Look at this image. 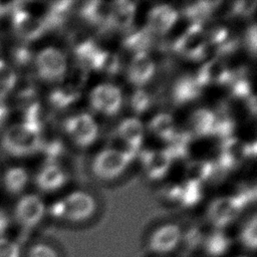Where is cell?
I'll return each instance as SVG.
<instances>
[{"label":"cell","mask_w":257,"mask_h":257,"mask_svg":"<svg viewBox=\"0 0 257 257\" xmlns=\"http://www.w3.org/2000/svg\"><path fill=\"white\" fill-rule=\"evenodd\" d=\"M136 11V4L131 1H115L111 3L110 26L127 29L132 26Z\"/></svg>","instance_id":"603a6c76"},{"label":"cell","mask_w":257,"mask_h":257,"mask_svg":"<svg viewBox=\"0 0 257 257\" xmlns=\"http://www.w3.org/2000/svg\"><path fill=\"white\" fill-rule=\"evenodd\" d=\"M230 84L232 88V94L238 98L248 99L250 96L254 95L251 80L244 73H239L237 75L232 73Z\"/></svg>","instance_id":"836d02e7"},{"label":"cell","mask_w":257,"mask_h":257,"mask_svg":"<svg viewBox=\"0 0 257 257\" xmlns=\"http://www.w3.org/2000/svg\"><path fill=\"white\" fill-rule=\"evenodd\" d=\"M215 166L212 162L206 160H195L190 162L185 170L186 182L202 185L214 173Z\"/></svg>","instance_id":"d4e9b609"},{"label":"cell","mask_w":257,"mask_h":257,"mask_svg":"<svg viewBox=\"0 0 257 257\" xmlns=\"http://www.w3.org/2000/svg\"><path fill=\"white\" fill-rule=\"evenodd\" d=\"M64 130L69 138L80 147L91 145L98 133V127L93 117L85 112L68 117L64 123Z\"/></svg>","instance_id":"277c9868"},{"label":"cell","mask_w":257,"mask_h":257,"mask_svg":"<svg viewBox=\"0 0 257 257\" xmlns=\"http://www.w3.org/2000/svg\"><path fill=\"white\" fill-rule=\"evenodd\" d=\"M16 80V74L13 69L0 60V101L14 87Z\"/></svg>","instance_id":"8d00e7d4"},{"label":"cell","mask_w":257,"mask_h":257,"mask_svg":"<svg viewBox=\"0 0 257 257\" xmlns=\"http://www.w3.org/2000/svg\"><path fill=\"white\" fill-rule=\"evenodd\" d=\"M242 243L249 249L254 250L257 245V220L253 216L243 227L240 235Z\"/></svg>","instance_id":"74e56055"},{"label":"cell","mask_w":257,"mask_h":257,"mask_svg":"<svg viewBox=\"0 0 257 257\" xmlns=\"http://www.w3.org/2000/svg\"><path fill=\"white\" fill-rule=\"evenodd\" d=\"M44 214V205L42 201L34 195L22 198L16 207L15 217L18 223L24 227L35 226Z\"/></svg>","instance_id":"5bb4252c"},{"label":"cell","mask_w":257,"mask_h":257,"mask_svg":"<svg viewBox=\"0 0 257 257\" xmlns=\"http://www.w3.org/2000/svg\"><path fill=\"white\" fill-rule=\"evenodd\" d=\"M202 90V85L196 76L183 75L176 80L172 89V97L175 103L184 104L196 99Z\"/></svg>","instance_id":"ac0fdd59"},{"label":"cell","mask_w":257,"mask_h":257,"mask_svg":"<svg viewBox=\"0 0 257 257\" xmlns=\"http://www.w3.org/2000/svg\"><path fill=\"white\" fill-rule=\"evenodd\" d=\"M35 67L38 75L47 81L61 79L67 70V61L64 54L53 47L41 50L35 58Z\"/></svg>","instance_id":"3957f363"},{"label":"cell","mask_w":257,"mask_h":257,"mask_svg":"<svg viewBox=\"0 0 257 257\" xmlns=\"http://www.w3.org/2000/svg\"><path fill=\"white\" fill-rule=\"evenodd\" d=\"M151 105L150 95L142 88L137 89L131 98V106L137 113H142L146 111Z\"/></svg>","instance_id":"60d3db41"},{"label":"cell","mask_w":257,"mask_h":257,"mask_svg":"<svg viewBox=\"0 0 257 257\" xmlns=\"http://www.w3.org/2000/svg\"><path fill=\"white\" fill-rule=\"evenodd\" d=\"M245 41H246V45L247 48L249 49V51H251V53L253 55L256 54V47H257V31H256V24H252L247 32H246V36H245Z\"/></svg>","instance_id":"7dc6e473"},{"label":"cell","mask_w":257,"mask_h":257,"mask_svg":"<svg viewBox=\"0 0 257 257\" xmlns=\"http://www.w3.org/2000/svg\"><path fill=\"white\" fill-rule=\"evenodd\" d=\"M79 95L80 91L78 89L65 82L51 91L49 101L52 106L61 109L75 102Z\"/></svg>","instance_id":"83f0119b"},{"label":"cell","mask_w":257,"mask_h":257,"mask_svg":"<svg viewBox=\"0 0 257 257\" xmlns=\"http://www.w3.org/2000/svg\"><path fill=\"white\" fill-rule=\"evenodd\" d=\"M174 49L182 56L200 60L204 58L209 50V43L202 24L193 23L188 29L176 40Z\"/></svg>","instance_id":"6da1fadb"},{"label":"cell","mask_w":257,"mask_h":257,"mask_svg":"<svg viewBox=\"0 0 257 257\" xmlns=\"http://www.w3.org/2000/svg\"><path fill=\"white\" fill-rule=\"evenodd\" d=\"M190 127L198 137H208L213 135L215 127V112L208 108H199L190 116Z\"/></svg>","instance_id":"7402d4cb"},{"label":"cell","mask_w":257,"mask_h":257,"mask_svg":"<svg viewBox=\"0 0 257 257\" xmlns=\"http://www.w3.org/2000/svg\"><path fill=\"white\" fill-rule=\"evenodd\" d=\"M87 63L93 69L105 74H114L119 69V58L113 52L97 48L88 58Z\"/></svg>","instance_id":"cb8c5ba5"},{"label":"cell","mask_w":257,"mask_h":257,"mask_svg":"<svg viewBox=\"0 0 257 257\" xmlns=\"http://www.w3.org/2000/svg\"><path fill=\"white\" fill-rule=\"evenodd\" d=\"M23 128V123H20L14 124L6 131L2 139V148L5 152H7L10 155L17 156V151L22 138Z\"/></svg>","instance_id":"d6a6232c"},{"label":"cell","mask_w":257,"mask_h":257,"mask_svg":"<svg viewBox=\"0 0 257 257\" xmlns=\"http://www.w3.org/2000/svg\"><path fill=\"white\" fill-rule=\"evenodd\" d=\"M7 10H9V6L7 5H2L0 3V18L7 12Z\"/></svg>","instance_id":"f907efd6"},{"label":"cell","mask_w":257,"mask_h":257,"mask_svg":"<svg viewBox=\"0 0 257 257\" xmlns=\"http://www.w3.org/2000/svg\"><path fill=\"white\" fill-rule=\"evenodd\" d=\"M66 180L64 171L55 164L45 166L36 177L37 186L43 191H54L60 188Z\"/></svg>","instance_id":"44dd1931"},{"label":"cell","mask_w":257,"mask_h":257,"mask_svg":"<svg viewBox=\"0 0 257 257\" xmlns=\"http://www.w3.org/2000/svg\"><path fill=\"white\" fill-rule=\"evenodd\" d=\"M232 73L223 60L212 58L200 67L196 78L202 87L208 84H225L230 83Z\"/></svg>","instance_id":"30bf717a"},{"label":"cell","mask_w":257,"mask_h":257,"mask_svg":"<svg viewBox=\"0 0 257 257\" xmlns=\"http://www.w3.org/2000/svg\"><path fill=\"white\" fill-rule=\"evenodd\" d=\"M191 135L187 132H176L174 137L168 142L170 144L167 151L172 159L184 158L187 156Z\"/></svg>","instance_id":"1f68e13d"},{"label":"cell","mask_w":257,"mask_h":257,"mask_svg":"<svg viewBox=\"0 0 257 257\" xmlns=\"http://www.w3.org/2000/svg\"><path fill=\"white\" fill-rule=\"evenodd\" d=\"M12 24L17 36L24 41H33L39 38L46 30L42 19L29 14L21 8L13 11Z\"/></svg>","instance_id":"ba28073f"},{"label":"cell","mask_w":257,"mask_h":257,"mask_svg":"<svg viewBox=\"0 0 257 257\" xmlns=\"http://www.w3.org/2000/svg\"><path fill=\"white\" fill-rule=\"evenodd\" d=\"M181 192H182V185L181 184H177V183H170L167 184L162 193L163 195L170 201H177L179 202L180 200V196H181Z\"/></svg>","instance_id":"bcb514c9"},{"label":"cell","mask_w":257,"mask_h":257,"mask_svg":"<svg viewBox=\"0 0 257 257\" xmlns=\"http://www.w3.org/2000/svg\"><path fill=\"white\" fill-rule=\"evenodd\" d=\"M178 11L168 4L155 6L148 15V29L150 32L165 34L169 32L178 20Z\"/></svg>","instance_id":"4fadbf2b"},{"label":"cell","mask_w":257,"mask_h":257,"mask_svg":"<svg viewBox=\"0 0 257 257\" xmlns=\"http://www.w3.org/2000/svg\"><path fill=\"white\" fill-rule=\"evenodd\" d=\"M73 5L71 1L51 2L49 11L43 20L45 27H58L63 24L67 17L70 7Z\"/></svg>","instance_id":"f1b7e54d"},{"label":"cell","mask_w":257,"mask_h":257,"mask_svg":"<svg viewBox=\"0 0 257 257\" xmlns=\"http://www.w3.org/2000/svg\"><path fill=\"white\" fill-rule=\"evenodd\" d=\"M0 52H1V43H0Z\"/></svg>","instance_id":"816d5d0a"},{"label":"cell","mask_w":257,"mask_h":257,"mask_svg":"<svg viewBox=\"0 0 257 257\" xmlns=\"http://www.w3.org/2000/svg\"><path fill=\"white\" fill-rule=\"evenodd\" d=\"M135 155L111 148L101 151L92 162V171L100 179H113L120 175Z\"/></svg>","instance_id":"7a4b0ae2"},{"label":"cell","mask_w":257,"mask_h":257,"mask_svg":"<svg viewBox=\"0 0 257 257\" xmlns=\"http://www.w3.org/2000/svg\"><path fill=\"white\" fill-rule=\"evenodd\" d=\"M13 60L18 66H25L32 60V52L24 46L16 47L12 52Z\"/></svg>","instance_id":"7bdbcfd3"},{"label":"cell","mask_w":257,"mask_h":257,"mask_svg":"<svg viewBox=\"0 0 257 257\" xmlns=\"http://www.w3.org/2000/svg\"><path fill=\"white\" fill-rule=\"evenodd\" d=\"M80 16L89 24L105 29L110 26L111 3L103 1H88L80 8Z\"/></svg>","instance_id":"2e32d148"},{"label":"cell","mask_w":257,"mask_h":257,"mask_svg":"<svg viewBox=\"0 0 257 257\" xmlns=\"http://www.w3.org/2000/svg\"><path fill=\"white\" fill-rule=\"evenodd\" d=\"M172 157L167 150H151L143 153L142 164L149 178L156 180L167 174L172 164Z\"/></svg>","instance_id":"9a60e30c"},{"label":"cell","mask_w":257,"mask_h":257,"mask_svg":"<svg viewBox=\"0 0 257 257\" xmlns=\"http://www.w3.org/2000/svg\"><path fill=\"white\" fill-rule=\"evenodd\" d=\"M182 239V231L175 224H167L158 228L150 238L152 251L165 254L174 250Z\"/></svg>","instance_id":"7c38bea8"},{"label":"cell","mask_w":257,"mask_h":257,"mask_svg":"<svg viewBox=\"0 0 257 257\" xmlns=\"http://www.w3.org/2000/svg\"><path fill=\"white\" fill-rule=\"evenodd\" d=\"M248 157H250L249 144L232 136L223 140L219 155V166L224 170H233Z\"/></svg>","instance_id":"9c48e42d"},{"label":"cell","mask_w":257,"mask_h":257,"mask_svg":"<svg viewBox=\"0 0 257 257\" xmlns=\"http://www.w3.org/2000/svg\"><path fill=\"white\" fill-rule=\"evenodd\" d=\"M8 115H9L8 107L0 102V128L6 123Z\"/></svg>","instance_id":"c3c4849f"},{"label":"cell","mask_w":257,"mask_h":257,"mask_svg":"<svg viewBox=\"0 0 257 257\" xmlns=\"http://www.w3.org/2000/svg\"><path fill=\"white\" fill-rule=\"evenodd\" d=\"M215 115H216V120H215V127H214L213 135H217L223 140L232 137L233 131L235 128L234 119L229 115V113L225 111L215 112Z\"/></svg>","instance_id":"e575fe53"},{"label":"cell","mask_w":257,"mask_h":257,"mask_svg":"<svg viewBox=\"0 0 257 257\" xmlns=\"http://www.w3.org/2000/svg\"><path fill=\"white\" fill-rule=\"evenodd\" d=\"M155 73V62L147 51L135 53L127 67L128 80L136 86H143Z\"/></svg>","instance_id":"8fae6325"},{"label":"cell","mask_w":257,"mask_h":257,"mask_svg":"<svg viewBox=\"0 0 257 257\" xmlns=\"http://www.w3.org/2000/svg\"><path fill=\"white\" fill-rule=\"evenodd\" d=\"M89 101L94 110L106 115H112L119 110L122 95L116 85L101 83L91 90Z\"/></svg>","instance_id":"8992f818"},{"label":"cell","mask_w":257,"mask_h":257,"mask_svg":"<svg viewBox=\"0 0 257 257\" xmlns=\"http://www.w3.org/2000/svg\"><path fill=\"white\" fill-rule=\"evenodd\" d=\"M202 198V188L201 185L191 183V182H185L182 185V192L180 196L179 202L186 206L191 207L196 205Z\"/></svg>","instance_id":"d590c367"},{"label":"cell","mask_w":257,"mask_h":257,"mask_svg":"<svg viewBox=\"0 0 257 257\" xmlns=\"http://www.w3.org/2000/svg\"><path fill=\"white\" fill-rule=\"evenodd\" d=\"M257 3L256 1H237L232 4V12L235 15H240L242 17L250 16L254 11Z\"/></svg>","instance_id":"b9f144b4"},{"label":"cell","mask_w":257,"mask_h":257,"mask_svg":"<svg viewBox=\"0 0 257 257\" xmlns=\"http://www.w3.org/2000/svg\"><path fill=\"white\" fill-rule=\"evenodd\" d=\"M28 257H57L54 249L46 244H36L30 248Z\"/></svg>","instance_id":"f6af8a7d"},{"label":"cell","mask_w":257,"mask_h":257,"mask_svg":"<svg viewBox=\"0 0 257 257\" xmlns=\"http://www.w3.org/2000/svg\"><path fill=\"white\" fill-rule=\"evenodd\" d=\"M63 215L67 220L78 222L89 218L95 209L93 198L84 192H74L62 201Z\"/></svg>","instance_id":"52a82bcc"},{"label":"cell","mask_w":257,"mask_h":257,"mask_svg":"<svg viewBox=\"0 0 257 257\" xmlns=\"http://www.w3.org/2000/svg\"><path fill=\"white\" fill-rule=\"evenodd\" d=\"M144 132V125L137 117H127L118 124L116 137L130 150L137 153L142 145Z\"/></svg>","instance_id":"e0dca14e"},{"label":"cell","mask_w":257,"mask_h":257,"mask_svg":"<svg viewBox=\"0 0 257 257\" xmlns=\"http://www.w3.org/2000/svg\"><path fill=\"white\" fill-rule=\"evenodd\" d=\"M87 78V67L84 65L83 62H78L74 64L68 74L67 83L75 87L76 89L80 90L83 86Z\"/></svg>","instance_id":"f35d334b"},{"label":"cell","mask_w":257,"mask_h":257,"mask_svg":"<svg viewBox=\"0 0 257 257\" xmlns=\"http://www.w3.org/2000/svg\"><path fill=\"white\" fill-rule=\"evenodd\" d=\"M207 253L213 257H221L230 248V239L222 232L210 234L204 241Z\"/></svg>","instance_id":"f546056e"},{"label":"cell","mask_w":257,"mask_h":257,"mask_svg":"<svg viewBox=\"0 0 257 257\" xmlns=\"http://www.w3.org/2000/svg\"><path fill=\"white\" fill-rule=\"evenodd\" d=\"M149 130L158 138L169 142L176 134V124L171 114L161 112L156 114L149 122Z\"/></svg>","instance_id":"4316f807"},{"label":"cell","mask_w":257,"mask_h":257,"mask_svg":"<svg viewBox=\"0 0 257 257\" xmlns=\"http://www.w3.org/2000/svg\"><path fill=\"white\" fill-rule=\"evenodd\" d=\"M247 202L241 194L218 198L211 203L208 210V217L214 225L218 227L225 226L236 218Z\"/></svg>","instance_id":"5b68a950"},{"label":"cell","mask_w":257,"mask_h":257,"mask_svg":"<svg viewBox=\"0 0 257 257\" xmlns=\"http://www.w3.org/2000/svg\"><path fill=\"white\" fill-rule=\"evenodd\" d=\"M13 88H15L17 98L21 101H27L35 95V87L29 77H22L20 80H16Z\"/></svg>","instance_id":"ab89813d"},{"label":"cell","mask_w":257,"mask_h":257,"mask_svg":"<svg viewBox=\"0 0 257 257\" xmlns=\"http://www.w3.org/2000/svg\"><path fill=\"white\" fill-rule=\"evenodd\" d=\"M68 42L73 53L81 61H87L92 53L97 49L92 36L82 29H75L71 31Z\"/></svg>","instance_id":"d6986e66"},{"label":"cell","mask_w":257,"mask_h":257,"mask_svg":"<svg viewBox=\"0 0 257 257\" xmlns=\"http://www.w3.org/2000/svg\"><path fill=\"white\" fill-rule=\"evenodd\" d=\"M8 225H9L8 216L5 214V212L0 210V235L6 231Z\"/></svg>","instance_id":"681fc988"},{"label":"cell","mask_w":257,"mask_h":257,"mask_svg":"<svg viewBox=\"0 0 257 257\" xmlns=\"http://www.w3.org/2000/svg\"><path fill=\"white\" fill-rule=\"evenodd\" d=\"M125 30L126 31L123 36L124 46L135 53L146 51L151 43L149 29L131 26Z\"/></svg>","instance_id":"484cf974"},{"label":"cell","mask_w":257,"mask_h":257,"mask_svg":"<svg viewBox=\"0 0 257 257\" xmlns=\"http://www.w3.org/2000/svg\"><path fill=\"white\" fill-rule=\"evenodd\" d=\"M28 181V175L21 168H12L5 174L4 185L8 192L12 194L20 193Z\"/></svg>","instance_id":"4dcf8cb0"},{"label":"cell","mask_w":257,"mask_h":257,"mask_svg":"<svg viewBox=\"0 0 257 257\" xmlns=\"http://www.w3.org/2000/svg\"><path fill=\"white\" fill-rule=\"evenodd\" d=\"M209 46L214 47L220 53L232 51L237 44V39L234 34L225 26H216L206 32Z\"/></svg>","instance_id":"ffe728a7"},{"label":"cell","mask_w":257,"mask_h":257,"mask_svg":"<svg viewBox=\"0 0 257 257\" xmlns=\"http://www.w3.org/2000/svg\"><path fill=\"white\" fill-rule=\"evenodd\" d=\"M20 250L16 243L0 238V257H19Z\"/></svg>","instance_id":"ee69618b"}]
</instances>
